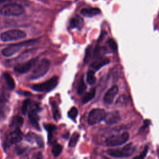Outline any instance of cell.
I'll use <instances>...</instances> for the list:
<instances>
[{"label": "cell", "instance_id": "1", "mask_svg": "<svg viewBox=\"0 0 159 159\" xmlns=\"http://www.w3.org/2000/svg\"><path fill=\"white\" fill-rule=\"evenodd\" d=\"M136 151V147L134 146L132 143L125 145L120 148L115 149H108L107 153L114 158H128L131 157Z\"/></svg>", "mask_w": 159, "mask_h": 159}, {"label": "cell", "instance_id": "2", "mask_svg": "<svg viewBox=\"0 0 159 159\" xmlns=\"http://www.w3.org/2000/svg\"><path fill=\"white\" fill-rule=\"evenodd\" d=\"M24 12V7L17 3L7 4L0 9V14L4 16H19Z\"/></svg>", "mask_w": 159, "mask_h": 159}, {"label": "cell", "instance_id": "3", "mask_svg": "<svg viewBox=\"0 0 159 159\" xmlns=\"http://www.w3.org/2000/svg\"><path fill=\"white\" fill-rule=\"evenodd\" d=\"M50 62L48 60L43 59L34 69L30 78L31 80H36L43 76L49 70Z\"/></svg>", "mask_w": 159, "mask_h": 159}, {"label": "cell", "instance_id": "4", "mask_svg": "<svg viewBox=\"0 0 159 159\" xmlns=\"http://www.w3.org/2000/svg\"><path fill=\"white\" fill-rule=\"evenodd\" d=\"M26 36V34L24 31L18 29H14L2 33L0 35V38L3 42H11L25 39Z\"/></svg>", "mask_w": 159, "mask_h": 159}, {"label": "cell", "instance_id": "5", "mask_svg": "<svg viewBox=\"0 0 159 159\" xmlns=\"http://www.w3.org/2000/svg\"><path fill=\"white\" fill-rule=\"evenodd\" d=\"M129 139L128 132H123L117 135H113L107 137L105 141L106 145L108 147H116L125 143Z\"/></svg>", "mask_w": 159, "mask_h": 159}, {"label": "cell", "instance_id": "6", "mask_svg": "<svg viewBox=\"0 0 159 159\" xmlns=\"http://www.w3.org/2000/svg\"><path fill=\"white\" fill-rule=\"evenodd\" d=\"M35 42V40H29V41H27V42H20V43H19L11 44L9 46L3 48L1 50V53L4 57H11V56L14 55L18 51H19L20 48H22L23 47H25V46L32 45Z\"/></svg>", "mask_w": 159, "mask_h": 159}, {"label": "cell", "instance_id": "7", "mask_svg": "<svg viewBox=\"0 0 159 159\" xmlns=\"http://www.w3.org/2000/svg\"><path fill=\"white\" fill-rule=\"evenodd\" d=\"M58 78L57 76H53L47 81L34 84L32 88L34 91L39 92L49 91L56 87L58 84Z\"/></svg>", "mask_w": 159, "mask_h": 159}, {"label": "cell", "instance_id": "8", "mask_svg": "<svg viewBox=\"0 0 159 159\" xmlns=\"http://www.w3.org/2000/svg\"><path fill=\"white\" fill-rule=\"evenodd\" d=\"M106 111L102 109H93L89 113L88 122L89 125H94L104 120L106 116Z\"/></svg>", "mask_w": 159, "mask_h": 159}, {"label": "cell", "instance_id": "9", "mask_svg": "<svg viewBox=\"0 0 159 159\" xmlns=\"http://www.w3.org/2000/svg\"><path fill=\"white\" fill-rule=\"evenodd\" d=\"M38 60L37 58H32L30 60L18 64L14 67V70L16 72H17L19 73H25L29 71L37 63Z\"/></svg>", "mask_w": 159, "mask_h": 159}, {"label": "cell", "instance_id": "10", "mask_svg": "<svg viewBox=\"0 0 159 159\" xmlns=\"http://www.w3.org/2000/svg\"><path fill=\"white\" fill-rule=\"evenodd\" d=\"M118 91L119 87L116 85L112 86L111 88H109V89H108V91L105 93L104 96L103 100L104 102L107 104H112L114 99V98L117 94Z\"/></svg>", "mask_w": 159, "mask_h": 159}, {"label": "cell", "instance_id": "11", "mask_svg": "<svg viewBox=\"0 0 159 159\" xmlns=\"http://www.w3.org/2000/svg\"><path fill=\"white\" fill-rule=\"evenodd\" d=\"M109 63H110V60L108 58L104 57H98L92 62L90 65V68L91 70L96 71Z\"/></svg>", "mask_w": 159, "mask_h": 159}, {"label": "cell", "instance_id": "12", "mask_svg": "<svg viewBox=\"0 0 159 159\" xmlns=\"http://www.w3.org/2000/svg\"><path fill=\"white\" fill-rule=\"evenodd\" d=\"M38 107L35 108H32L30 109L28 112L29 117L30 119V123L32 125L37 129V130H40V126L39 124V116H38Z\"/></svg>", "mask_w": 159, "mask_h": 159}, {"label": "cell", "instance_id": "13", "mask_svg": "<svg viewBox=\"0 0 159 159\" xmlns=\"http://www.w3.org/2000/svg\"><path fill=\"white\" fill-rule=\"evenodd\" d=\"M104 120L106 123L107 124H109V125L116 124L120 120V114L117 111L111 112L107 114H106V116Z\"/></svg>", "mask_w": 159, "mask_h": 159}, {"label": "cell", "instance_id": "14", "mask_svg": "<svg viewBox=\"0 0 159 159\" xmlns=\"http://www.w3.org/2000/svg\"><path fill=\"white\" fill-rule=\"evenodd\" d=\"M101 13V10L98 7H93V8H84L81 11V14L85 16V17H91L96 15H98Z\"/></svg>", "mask_w": 159, "mask_h": 159}, {"label": "cell", "instance_id": "15", "mask_svg": "<svg viewBox=\"0 0 159 159\" xmlns=\"http://www.w3.org/2000/svg\"><path fill=\"white\" fill-rule=\"evenodd\" d=\"M22 140V133L19 128H16L10 135V141L12 143H17Z\"/></svg>", "mask_w": 159, "mask_h": 159}, {"label": "cell", "instance_id": "16", "mask_svg": "<svg viewBox=\"0 0 159 159\" xmlns=\"http://www.w3.org/2000/svg\"><path fill=\"white\" fill-rule=\"evenodd\" d=\"M70 24L72 29L77 28L78 29H81L83 27L84 20L81 17L77 16L71 19Z\"/></svg>", "mask_w": 159, "mask_h": 159}, {"label": "cell", "instance_id": "17", "mask_svg": "<svg viewBox=\"0 0 159 159\" xmlns=\"http://www.w3.org/2000/svg\"><path fill=\"white\" fill-rule=\"evenodd\" d=\"M96 94V89L93 88L91 89L89 92L86 93L82 98V102L83 104H86L93 99Z\"/></svg>", "mask_w": 159, "mask_h": 159}, {"label": "cell", "instance_id": "18", "mask_svg": "<svg viewBox=\"0 0 159 159\" xmlns=\"http://www.w3.org/2000/svg\"><path fill=\"white\" fill-rule=\"evenodd\" d=\"M4 78L5 80V81L7 84V85L8 86V87L11 89H13L15 88V82L14 79L12 78V77L9 75V73L5 72L4 73Z\"/></svg>", "mask_w": 159, "mask_h": 159}, {"label": "cell", "instance_id": "19", "mask_svg": "<svg viewBox=\"0 0 159 159\" xmlns=\"http://www.w3.org/2000/svg\"><path fill=\"white\" fill-rule=\"evenodd\" d=\"M23 122H24L23 118L20 116H14L12 119L11 126L16 128H19L22 125Z\"/></svg>", "mask_w": 159, "mask_h": 159}, {"label": "cell", "instance_id": "20", "mask_svg": "<svg viewBox=\"0 0 159 159\" xmlns=\"http://www.w3.org/2000/svg\"><path fill=\"white\" fill-rule=\"evenodd\" d=\"M86 81L89 84H94L96 83V79L94 76V71L92 70H89L87 73Z\"/></svg>", "mask_w": 159, "mask_h": 159}, {"label": "cell", "instance_id": "21", "mask_svg": "<svg viewBox=\"0 0 159 159\" xmlns=\"http://www.w3.org/2000/svg\"><path fill=\"white\" fill-rule=\"evenodd\" d=\"M107 50L105 47H98L97 48H95L94 52V57L95 58L102 57L104 54L106 53Z\"/></svg>", "mask_w": 159, "mask_h": 159}, {"label": "cell", "instance_id": "22", "mask_svg": "<svg viewBox=\"0 0 159 159\" xmlns=\"http://www.w3.org/2000/svg\"><path fill=\"white\" fill-rule=\"evenodd\" d=\"M79 139H80V134L78 133L75 132L72 135V136L69 141V143H68L69 147H75Z\"/></svg>", "mask_w": 159, "mask_h": 159}, {"label": "cell", "instance_id": "23", "mask_svg": "<svg viewBox=\"0 0 159 159\" xmlns=\"http://www.w3.org/2000/svg\"><path fill=\"white\" fill-rule=\"evenodd\" d=\"M86 86L83 80V76H81L80 81V83L79 85L78 86V89H77V92L78 94H82L86 90Z\"/></svg>", "mask_w": 159, "mask_h": 159}, {"label": "cell", "instance_id": "24", "mask_svg": "<svg viewBox=\"0 0 159 159\" xmlns=\"http://www.w3.org/2000/svg\"><path fill=\"white\" fill-rule=\"evenodd\" d=\"M61 151H62V147L60 144L55 143V145H53L52 149V153L54 157H58L61 153Z\"/></svg>", "mask_w": 159, "mask_h": 159}, {"label": "cell", "instance_id": "25", "mask_svg": "<svg viewBox=\"0 0 159 159\" xmlns=\"http://www.w3.org/2000/svg\"><path fill=\"white\" fill-rule=\"evenodd\" d=\"M45 129L48 131V141L49 142H50V140L52 137V134H53V132L57 129L55 125H50V124H46L44 125Z\"/></svg>", "mask_w": 159, "mask_h": 159}, {"label": "cell", "instance_id": "26", "mask_svg": "<svg viewBox=\"0 0 159 159\" xmlns=\"http://www.w3.org/2000/svg\"><path fill=\"white\" fill-rule=\"evenodd\" d=\"M128 101V98L125 95H121L117 99L116 101V104L119 106H124L127 104Z\"/></svg>", "mask_w": 159, "mask_h": 159}, {"label": "cell", "instance_id": "27", "mask_svg": "<svg viewBox=\"0 0 159 159\" xmlns=\"http://www.w3.org/2000/svg\"><path fill=\"white\" fill-rule=\"evenodd\" d=\"M107 45L110 49L113 52H116L117 50V45L116 42L113 39H109L107 41Z\"/></svg>", "mask_w": 159, "mask_h": 159}, {"label": "cell", "instance_id": "28", "mask_svg": "<svg viewBox=\"0 0 159 159\" xmlns=\"http://www.w3.org/2000/svg\"><path fill=\"white\" fill-rule=\"evenodd\" d=\"M78 114V111L77 108L75 107H72L70 109V111L68 112V117L72 119H75L77 117Z\"/></svg>", "mask_w": 159, "mask_h": 159}, {"label": "cell", "instance_id": "29", "mask_svg": "<svg viewBox=\"0 0 159 159\" xmlns=\"http://www.w3.org/2000/svg\"><path fill=\"white\" fill-rule=\"evenodd\" d=\"M30 104V101L29 99H25V101H23L22 106L21 107V111L24 115L26 114Z\"/></svg>", "mask_w": 159, "mask_h": 159}, {"label": "cell", "instance_id": "30", "mask_svg": "<svg viewBox=\"0 0 159 159\" xmlns=\"http://www.w3.org/2000/svg\"><path fill=\"white\" fill-rule=\"evenodd\" d=\"M52 109H53V117L55 120H58L60 118V111L58 109V107L55 105L54 103H53L52 105Z\"/></svg>", "mask_w": 159, "mask_h": 159}, {"label": "cell", "instance_id": "31", "mask_svg": "<svg viewBox=\"0 0 159 159\" xmlns=\"http://www.w3.org/2000/svg\"><path fill=\"white\" fill-rule=\"evenodd\" d=\"M26 140H28L30 142H36L38 135H37L35 134L32 133V132H29L26 135Z\"/></svg>", "mask_w": 159, "mask_h": 159}, {"label": "cell", "instance_id": "32", "mask_svg": "<svg viewBox=\"0 0 159 159\" xmlns=\"http://www.w3.org/2000/svg\"><path fill=\"white\" fill-rule=\"evenodd\" d=\"M91 46H89L86 50L85 57H84V61L85 63H86L89 61V58L91 57Z\"/></svg>", "mask_w": 159, "mask_h": 159}, {"label": "cell", "instance_id": "33", "mask_svg": "<svg viewBox=\"0 0 159 159\" xmlns=\"http://www.w3.org/2000/svg\"><path fill=\"white\" fill-rule=\"evenodd\" d=\"M147 152H148V147L146 146L145 149L143 150V151L141 153V154L139 156H137V157H135L134 158H144L147 153Z\"/></svg>", "mask_w": 159, "mask_h": 159}]
</instances>
